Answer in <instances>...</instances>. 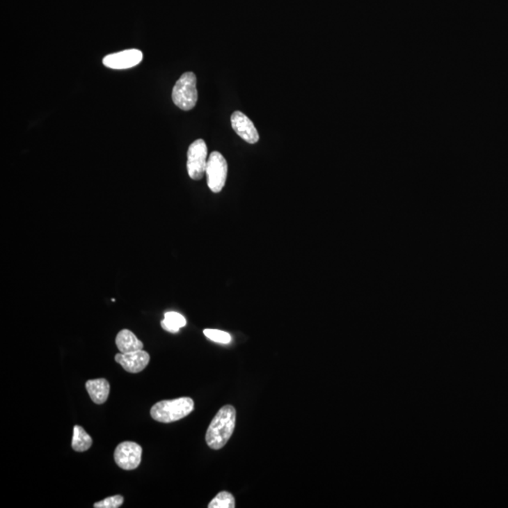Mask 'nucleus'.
<instances>
[{
	"mask_svg": "<svg viewBox=\"0 0 508 508\" xmlns=\"http://www.w3.org/2000/svg\"><path fill=\"white\" fill-rule=\"evenodd\" d=\"M116 342L118 349L121 353H131L143 349V343L138 339L129 330H122L117 334Z\"/></svg>",
	"mask_w": 508,
	"mask_h": 508,
	"instance_id": "obj_11",
	"label": "nucleus"
},
{
	"mask_svg": "<svg viewBox=\"0 0 508 508\" xmlns=\"http://www.w3.org/2000/svg\"><path fill=\"white\" fill-rule=\"evenodd\" d=\"M124 497L122 495H115L102 500L101 502H95L93 507L95 508H118L124 504Z\"/></svg>",
	"mask_w": 508,
	"mask_h": 508,
	"instance_id": "obj_16",
	"label": "nucleus"
},
{
	"mask_svg": "<svg viewBox=\"0 0 508 508\" xmlns=\"http://www.w3.org/2000/svg\"><path fill=\"white\" fill-rule=\"evenodd\" d=\"M235 507V497L227 491L219 493L208 505L209 508H234Z\"/></svg>",
	"mask_w": 508,
	"mask_h": 508,
	"instance_id": "obj_14",
	"label": "nucleus"
},
{
	"mask_svg": "<svg viewBox=\"0 0 508 508\" xmlns=\"http://www.w3.org/2000/svg\"><path fill=\"white\" fill-rule=\"evenodd\" d=\"M207 184L210 191L219 193L225 186L228 164L225 157L219 152H211L207 160Z\"/></svg>",
	"mask_w": 508,
	"mask_h": 508,
	"instance_id": "obj_4",
	"label": "nucleus"
},
{
	"mask_svg": "<svg viewBox=\"0 0 508 508\" xmlns=\"http://www.w3.org/2000/svg\"><path fill=\"white\" fill-rule=\"evenodd\" d=\"M143 55L138 49H128L122 52L114 53L104 58V65L111 69L122 70L137 66L143 61Z\"/></svg>",
	"mask_w": 508,
	"mask_h": 508,
	"instance_id": "obj_7",
	"label": "nucleus"
},
{
	"mask_svg": "<svg viewBox=\"0 0 508 508\" xmlns=\"http://www.w3.org/2000/svg\"><path fill=\"white\" fill-rule=\"evenodd\" d=\"M203 334L207 337L209 340L216 342L219 344H230L232 341V337L226 331L213 330V328H205Z\"/></svg>",
	"mask_w": 508,
	"mask_h": 508,
	"instance_id": "obj_15",
	"label": "nucleus"
},
{
	"mask_svg": "<svg viewBox=\"0 0 508 508\" xmlns=\"http://www.w3.org/2000/svg\"><path fill=\"white\" fill-rule=\"evenodd\" d=\"M232 127L235 132L248 143H258L259 134L255 125L241 111H235L231 117Z\"/></svg>",
	"mask_w": 508,
	"mask_h": 508,
	"instance_id": "obj_8",
	"label": "nucleus"
},
{
	"mask_svg": "<svg viewBox=\"0 0 508 508\" xmlns=\"http://www.w3.org/2000/svg\"><path fill=\"white\" fill-rule=\"evenodd\" d=\"M86 389L93 402L102 405L108 400L111 385L106 379H90L86 382Z\"/></svg>",
	"mask_w": 508,
	"mask_h": 508,
	"instance_id": "obj_10",
	"label": "nucleus"
},
{
	"mask_svg": "<svg viewBox=\"0 0 508 508\" xmlns=\"http://www.w3.org/2000/svg\"><path fill=\"white\" fill-rule=\"evenodd\" d=\"M197 79L192 72L182 74L173 90V101L182 111H191L198 101Z\"/></svg>",
	"mask_w": 508,
	"mask_h": 508,
	"instance_id": "obj_3",
	"label": "nucleus"
},
{
	"mask_svg": "<svg viewBox=\"0 0 508 508\" xmlns=\"http://www.w3.org/2000/svg\"><path fill=\"white\" fill-rule=\"evenodd\" d=\"M143 448L138 443L125 442L120 443L115 449L114 461L122 469L130 470L137 469L141 462Z\"/></svg>",
	"mask_w": 508,
	"mask_h": 508,
	"instance_id": "obj_6",
	"label": "nucleus"
},
{
	"mask_svg": "<svg viewBox=\"0 0 508 508\" xmlns=\"http://www.w3.org/2000/svg\"><path fill=\"white\" fill-rule=\"evenodd\" d=\"M186 325V318L176 312H166L164 320L161 321V327L172 333H178L179 330Z\"/></svg>",
	"mask_w": 508,
	"mask_h": 508,
	"instance_id": "obj_13",
	"label": "nucleus"
},
{
	"mask_svg": "<svg viewBox=\"0 0 508 508\" xmlns=\"http://www.w3.org/2000/svg\"><path fill=\"white\" fill-rule=\"evenodd\" d=\"M92 445L93 438L84 429L80 426H74L72 448L76 452H85L89 450Z\"/></svg>",
	"mask_w": 508,
	"mask_h": 508,
	"instance_id": "obj_12",
	"label": "nucleus"
},
{
	"mask_svg": "<svg viewBox=\"0 0 508 508\" xmlns=\"http://www.w3.org/2000/svg\"><path fill=\"white\" fill-rule=\"evenodd\" d=\"M115 360L125 371L129 373L137 374L143 371L147 367L150 362V355L143 350L131 353H121L115 356Z\"/></svg>",
	"mask_w": 508,
	"mask_h": 508,
	"instance_id": "obj_9",
	"label": "nucleus"
},
{
	"mask_svg": "<svg viewBox=\"0 0 508 508\" xmlns=\"http://www.w3.org/2000/svg\"><path fill=\"white\" fill-rule=\"evenodd\" d=\"M193 411L194 401L191 397H181L154 404L151 408V416L154 421L168 424L184 418Z\"/></svg>",
	"mask_w": 508,
	"mask_h": 508,
	"instance_id": "obj_2",
	"label": "nucleus"
},
{
	"mask_svg": "<svg viewBox=\"0 0 508 508\" xmlns=\"http://www.w3.org/2000/svg\"><path fill=\"white\" fill-rule=\"evenodd\" d=\"M237 411L232 406H223L208 427L205 440L211 449L219 450L228 443L234 433Z\"/></svg>",
	"mask_w": 508,
	"mask_h": 508,
	"instance_id": "obj_1",
	"label": "nucleus"
},
{
	"mask_svg": "<svg viewBox=\"0 0 508 508\" xmlns=\"http://www.w3.org/2000/svg\"><path fill=\"white\" fill-rule=\"evenodd\" d=\"M207 146L205 141L200 138L191 144L188 151V173L193 180H200L207 172Z\"/></svg>",
	"mask_w": 508,
	"mask_h": 508,
	"instance_id": "obj_5",
	"label": "nucleus"
}]
</instances>
